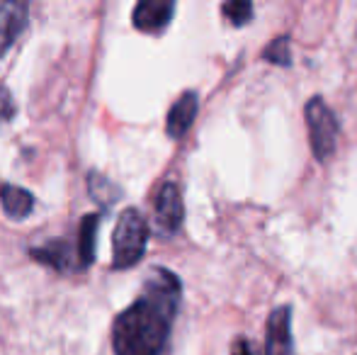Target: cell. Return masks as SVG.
<instances>
[{"mask_svg":"<svg viewBox=\"0 0 357 355\" xmlns=\"http://www.w3.org/2000/svg\"><path fill=\"white\" fill-rule=\"evenodd\" d=\"M183 282L168 268H153L142 294L112 324L114 355H163L178 317Z\"/></svg>","mask_w":357,"mask_h":355,"instance_id":"obj_1","label":"cell"},{"mask_svg":"<svg viewBox=\"0 0 357 355\" xmlns=\"http://www.w3.org/2000/svg\"><path fill=\"white\" fill-rule=\"evenodd\" d=\"M149 222L139 209L129 207L119 214L112 236V270H129L144 258L149 246Z\"/></svg>","mask_w":357,"mask_h":355,"instance_id":"obj_2","label":"cell"},{"mask_svg":"<svg viewBox=\"0 0 357 355\" xmlns=\"http://www.w3.org/2000/svg\"><path fill=\"white\" fill-rule=\"evenodd\" d=\"M304 119H306V127H309V142L316 161L328 163L331 156L335 153V146H338V134H340L338 117H335V112L328 107V103L321 95H314L304 105Z\"/></svg>","mask_w":357,"mask_h":355,"instance_id":"obj_3","label":"cell"},{"mask_svg":"<svg viewBox=\"0 0 357 355\" xmlns=\"http://www.w3.org/2000/svg\"><path fill=\"white\" fill-rule=\"evenodd\" d=\"M185 222V204H183V195L180 188L173 180H165L158 188L153 199V224L155 232L163 239L175 236V234L183 229Z\"/></svg>","mask_w":357,"mask_h":355,"instance_id":"obj_4","label":"cell"},{"mask_svg":"<svg viewBox=\"0 0 357 355\" xmlns=\"http://www.w3.org/2000/svg\"><path fill=\"white\" fill-rule=\"evenodd\" d=\"M263 355H294L291 336V307H275L265 324V353Z\"/></svg>","mask_w":357,"mask_h":355,"instance_id":"obj_5","label":"cell"},{"mask_svg":"<svg viewBox=\"0 0 357 355\" xmlns=\"http://www.w3.org/2000/svg\"><path fill=\"white\" fill-rule=\"evenodd\" d=\"M29 256L42 266L54 268L56 273H80L75 241H68V239H52L42 246L29 248Z\"/></svg>","mask_w":357,"mask_h":355,"instance_id":"obj_6","label":"cell"},{"mask_svg":"<svg viewBox=\"0 0 357 355\" xmlns=\"http://www.w3.org/2000/svg\"><path fill=\"white\" fill-rule=\"evenodd\" d=\"M173 13H175L173 0H142V3L134 8L132 20L139 32L158 34L170 24Z\"/></svg>","mask_w":357,"mask_h":355,"instance_id":"obj_7","label":"cell"},{"mask_svg":"<svg viewBox=\"0 0 357 355\" xmlns=\"http://www.w3.org/2000/svg\"><path fill=\"white\" fill-rule=\"evenodd\" d=\"M199 109V98L195 90H185L178 100L173 103V107L168 109V117H165V132L170 139H183L190 132V127L195 124Z\"/></svg>","mask_w":357,"mask_h":355,"instance_id":"obj_8","label":"cell"},{"mask_svg":"<svg viewBox=\"0 0 357 355\" xmlns=\"http://www.w3.org/2000/svg\"><path fill=\"white\" fill-rule=\"evenodd\" d=\"M27 3H0V59L13 49L22 29L27 27Z\"/></svg>","mask_w":357,"mask_h":355,"instance_id":"obj_9","label":"cell"},{"mask_svg":"<svg viewBox=\"0 0 357 355\" xmlns=\"http://www.w3.org/2000/svg\"><path fill=\"white\" fill-rule=\"evenodd\" d=\"M98 229H100V214H85L78 224V234H75V251H78V268L88 270L95 261V241H98Z\"/></svg>","mask_w":357,"mask_h":355,"instance_id":"obj_10","label":"cell"},{"mask_svg":"<svg viewBox=\"0 0 357 355\" xmlns=\"http://www.w3.org/2000/svg\"><path fill=\"white\" fill-rule=\"evenodd\" d=\"M0 207L13 222H20V219L29 217V212L34 209V195L20 185L3 183L0 185Z\"/></svg>","mask_w":357,"mask_h":355,"instance_id":"obj_11","label":"cell"},{"mask_svg":"<svg viewBox=\"0 0 357 355\" xmlns=\"http://www.w3.org/2000/svg\"><path fill=\"white\" fill-rule=\"evenodd\" d=\"M88 190L90 195H93L95 202H100L105 209L112 207L114 202H117L119 197H122V192H119V188L114 183H109L105 176H98V173H90L88 178Z\"/></svg>","mask_w":357,"mask_h":355,"instance_id":"obj_12","label":"cell"},{"mask_svg":"<svg viewBox=\"0 0 357 355\" xmlns=\"http://www.w3.org/2000/svg\"><path fill=\"white\" fill-rule=\"evenodd\" d=\"M221 15L229 20L234 27H243L253 20V3L250 0H231L221 5Z\"/></svg>","mask_w":357,"mask_h":355,"instance_id":"obj_13","label":"cell"},{"mask_svg":"<svg viewBox=\"0 0 357 355\" xmlns=\"http://www.w3.org/2000/svg\"><path fill=\"white\" fill-rule=\"evenodd\" d=\"M263 59L268 63H275V66H291L289 37H275L263 52Z\"/></svg>","mask_w":357,"mask_h":355,"instance_id":"obj_14","label":"cell"},{"mask_svg":"<svg viewBox=\"0 0 357 355\" xmlns=\"http://www.w3.org/2000/svg\"><path fill=\"white\" fill-rule=\"evenodd\" d=\"M15 114V103L10 98L8 88L0 86V119H10Z\"/></svg>","mask_w":357,"mask_h":355,"instance_id":"obj_15","label":"cell"},{"mask_svg":"<svg viewBox=\"0 0 357 355\" xmlns=\"http://www.w3.org/2000/svg\"><path fill=\"white\" fill-rule=\"evenodd\" d=\"M231 355H255L253 353V346H250L248 338H236L234 341V348H231Z\"/></svg>","mask_w":357,"mask_h":355,"instance_id":"obj_16","label":"cell"}]
</instances>
